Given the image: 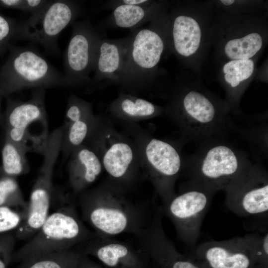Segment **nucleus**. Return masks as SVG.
<instances>
[{
    "label": "nucleus",
    "instance_id": "f3484780",
    "mask_svg": "<svg viewBox=\"0 0 268 268\" xmlns=\"http://www.w3.org/2000/svg\"><path fill=\"white\" fill-rule=\"evenodd\" d=\"M190 257L201 268H259L243 237L203 243Z\"/></svg>",
    "mask_w": 268,
    "mask_h": 268
},
{
    "label": "nucleus",
    "instance_id": "cd10ccee",
    "mask_svg": "<svg viewBox=\"0 0 268 268\" xmlns=\"http://www.w3.org/2000/svg\"><path fill=\"white\" fill-rule=\"evenodd\" d=\"M6 204L20 206L25 212L27 208V202L18 183L14 177L10 176L0 180V206Z\"/></svg>",
    "mask_w": 268,
    "mask_h": 268
},
{
    "label": "nucleus",
    "instance_id": "c756f323",
    "mask_svg": "<svg viewBox=\"0 0 268 268\" xmlns=\"http://www.w3.org/2000/svg\"><path fill=\"white\" fill-rule=\"evenodd\" d=\"M24 217V210L19 213L8 206H0V233L18 228Z\"/></svg>",
    "mask_w": 268,
    "mask_h": 268
},
{
    "label": "nucleus",
    "instance_id": "b1692460",
    "mask_svg": "<svg viewBox=\"0 0 268 268\" xmlns=\"http://www.w3.org/2000/svg\"><path fill=\"white\" fill-rule=\"evenodd\" d=\"M107 111L115 118L130 122L153 118L164 112V108L124 91L110 103Z\"/></svg>",
    "mask_w": 268,
    "mask_h": 268
},
{
    "label": "nucleus",
    "instance_id": "4468645a",
    "mask_svg": "<svg viewBox=\"0 0 268 268\" xmlns=\"http://www.w3.org/2000/svg\"><path fill=\"white\" fill-rule=\"evenodd\" d=\"M64 54L66 86L78 87L90 84L97 46L101 38L88 20L75 21Z\"/></svg>",
    "mask_w": 268,
    "mask_h": 268
},
{
    "label": "nucleus",
    "instance_id": "393cba45",
    "mask_svg": "<svg viewBox=\"0 0 268 268\" xmlns=\"http://www.w3.org/2000/svg\"><path fill=\"white\" fill-rule=\"evenodd\" d=\"M100 117L93 114L67 126H62L64 133L61 153L63 162L67 160L75 148L87 141L97 126Z\"/></svg>",
    "mask_w": 268,
    "mask_h": 268
},
{
    "label": "nucleus",
    "instance_id": "473e14b6",
    "mask_svg": "<svg viewBox=\"0 0 268 268\" xmlns=\"http://www.w3.org/2000/svg\"><path fill=\"white\" fill-rule=\"evenodd\" d=\"M0 6L5 8L24 10L25 0H0Z\"/></svg>",
    "mask_w": 268,
    "mask_h": 268
},
{
    "label": "nucleus",
    "instance_id": "ddd939ff",
    "mask_svg": "<svg viewBox=\"0 0 268 268\" xmlns=\"http://www.w3.org/2000/svg\"><path fill=\"white\" fill-rule=\"evenodd\" d=\"M215 193L187 183L180 193L161 207L173 224L178 238L194 248L200 233L203 217Z\"/></svg>",
    "mask_w": 268,
    "mask_h": 268
},
{
    "label": "nucleus",
    "instance_id": "f03ea898",
    "mask_svg": "<svg viewBox=\"0 0 268 268\" xmlns=\"http://www.w3.org/2000/svg\"><path fill=\"white\" fill-rule=\"evenodd\" d=\"M167 9L144 27L126 36L124 66L117 85L130 92L145 90L159 74V65L168 49Z\"/></svg>",
    "mask_w": 268,
    "mask_h": 268
},
{
    "label": "nucleus",
    "instance_id": "c85d7f7f",
    "mask_svg": "<svg viewBox=\"0 0 268 268\" xmlns=\"http://www.w3.org/2000/svg\"><path fill=\"white\" fill-rule=\"evenodd\" d=\"M259 268H268V233L251 234L243 237Z\"/></svg>",
    "mask_w": 268,
    "mask_h": 268
},
{
    "label": "nucleus",
    "instance_id": "6e6552de",
    "mask_svg": "<svg viewBox=\"0 0 268 268\" xmlns=\"http://www.w3.org/2000/svg\"><path fill=\"white\" fill-rule=\"evenodd\" d=\"M8 57L0 69V94L24 88L45 89L66 86L60 73L37 51L10 46Z\"/></svg>",
    "mask_w": 268,
    "mask_h": 268
},
{
    "label": "nucleus",
    "instance_id": "423d86ee",
    "mask_svg": "<svg viewBox=\"0 0 268 268\" xmlns=\"http://www.w3.org/2000/svg\"><path fill=\"white\" fill-rule=\"evenodd\" d=\"M85 226L72 204L61 207L47 217L36 234L18 250L16 259H26L71 250L94 235Z\"/></svg>",
    "mask_w": 268,
    "mask_h": 268
},
{
    "label": "nucleus",
    "instance_id": "e433bc0d",
    "mask_svg": "<svg viewBox=\"0 0 268 268\" xmlns=\"http://www.w3.org/2000/svg\"></svg>",
    "mask_w": 268,
    "mask_h": 268
},
{
    "label": "nucleus",
    "instance_id": "6ab92c4d",
    "mask_svg": "<svg viewBox=\"0 0 268 268\" xmlns=\"http://www.w3.org/2000/svg\"><path fill=\"white\" fill-rule=\"evenodd\" d=\"M44 99V89H38L30 100L16 102L11 105L7 115L9 127L8 139L29 147L28 142L30 138L28 133L30 126L39 122L47 129Z\"/></svg>",
    "mask_w": 268,
    "mask_h": 268
},
{
    "label": "nucleus",
    "instance_id": "dca6fc26",
    "mask_svg": "<svg viewBox=\"0 0 268 268\" xmlns=\"http://www.w3.org/2000/svg\"><path fill=\"white\" fill-rule=\"evenodd\" d=\"M161 206L154 209L148 224L133 235L138 247L159 268H201L192 258L180 253L165 234Z\"/></svg>",
    "mask_w": 268,
    "mask_h": 268
},
{
    "label": "nucleus",
    "instance_id": "72a5a7b5",
    "mask_svg": "<svg viewBox=\"0 0 268 268\" xmlns=\"http://www.w3.org/2000/svg\"><path fill=\"white\" fill-rule=\"evenodd\" d=\"M77 268H104L100 265L93 262L88 256L83 255Z\"/></svg>",
    "mask_w": 268,
    "mask_h": 268
},
{
    "label": "nucleus",
    "instance_id": "9d476101",
    "mask_svg": "<svg viewBox=\"0 0 268 268\" xmlns=\"http://www.w3.org/2000/svg\"><path fill=\"white\" fill-rule=\"evenodd\" d=\"M108 121L100 117L84 144L97 153L112 182L122 187L130 181L139 166L137 154L134 144Z\"/></svg>",
    "mask_w": 268,
    "mask_h": 268
},
{
    "label": "nucleus",
    "instance_id": "f8f14e48",
    "mask_svg": "<svg viewBox=\"0 0 268 268\" xmlns=\"http://www.w3.org/2000/svg\"><path fill=\"white\" fill-rule=\"evenodd\" d=\"M81 12L80 5L75 1H49L41 11L16 23L14 38L31 41L49 52L59 54V35Z\"/></svg>",
    "mask_w": 268,
    "mask_h": 268
},
{
    "label": "nucleus",
    "instance_id": "39448f33",
    "mask_svg": "<svg viewBox=\"0 0 268 268\" xmlns=\"http://www.w3.org/2000/svg\"><path fill=\"white\" fill-rule=\"evenodd\" d=\"M213 20L201 6L177 2L172 7L168 12V49L182 64L197 67L203 61L212 45Z\"/></svg>",
    "mask_w": 268,
    "mask_h": 268
},
{
    "label": "nucleus",
    "instance_id": "a211bd4d",
    "mask_svg": "<svg viewBox=\"0 0 268 268\" xmlns=\"http://www.w3.org/2000/svg\"><path fill=\"white\" fill-rule=\"evenodd\" d=\"M82 246L81 254L94 257L109 268H146L149 260L138 247L95 234Z\"/></svg>",
    "mask_w": 268,
    "mask_h": 268
},
{
    "label": "nucleus",
    "instance_id": "4be33fe9",
    "mask_svg": "<svg viewBox=\"0 0 268 268\" xmlns=\"http://www.w3.org/2000/svg\"><path fill=\"white\" fill-rule=\"evenodd\" d=\"M67 160L68 182L76 195L85 191L97 179L103 169L97 153L86 144L75 148Z\"/></svg>",
    "mask_w": 268,
    "mask_h": 268
},
{
    "label": "nucleus",
    "instance_id": "a878e982",
    "mask_svg": "<svg viewBox=\"0 0 268 268\" xmlns=\"http://www.w3.org/2000/svg\"><path fill=\"white\" fill-rule=\"evenodd\" d=\"M82 254L72 249L26 259L17 268H77Z\"/></svg>",
    "mask_w": 268,
    "mask_h": 268
},
{
    "label": "nucleus",
    "instance_id": "0eeeda50",
    "mask_svg": "<svg viewBox=\"0 0 268 268\" xmlns=\"http://www.w3.org/2000/svg\"><path fill=\"white\" fill-rule=\"evenodd\" d=\"M223 14L212 25V44L218 54L225 61L254 59L266 44V23L253 16Z\"/></svg>",
    "mask_w": 268,
    "mask_h": 268
},
{
    "label": "nucleus",
    "instance_id": "f257e3e1",
    "mask_svg": "<svg viewBox=\"0 0 268 268\" xmlns=\"http://www.w3.org/2000/svg\"><path fill=\"white\" fill-rule=\"evenodd\" d=\"M164 110L183 137L199 144L224 138L231 126L224 101L198 84H177Z\"/></svg>",
    "mask_w": 268,
    "mask_h": 268
},
{
    "label": "nucleus",
    "instance_id": "5701e85b",
    "mask_svg": "<svg viewBox=\"0 0 268 268\" xmlns=\"http://www.w3.org/2000/svg\"><path fill=\"white\" fill-rule=\"evenodd\" d=\"M166 2L151 0L143 5H119L104 20L107 28H126L133 30L149 23L167 9Z\"/></svg>",
    "mask_w": 268,
    "mask_h": 268
},
{
    "label": "nucleus",
    "instance_id": "bb28decb",
    "mask_svg": "<svg viewBox=\"0 0 268 268\" xmlns=\"http://www.w3.org/2000/svg\"><path fill=\"white\" fill-rule=\"evenodd\" d=\"M30 148L8 139L3 146L1 155L4 172L10 177L27 174L30 170L26 154Z\"/></svg>",
    "mask_w": 268,
    "mask_h": 268
},
{
    "label": "nucleus",
    "instance_id": "c9c22d12",
    "mask_svg": "<svg viewBox=\"0 0 268 268\" xmlns=\"http://www.w3.org/2000/svg\"><path fill=\"white\" fill-rule=\"evenodd\" d=\"M0 96H1V95L0 94Z\"/></svg>",
    "mask_w": 268,
    "mask_h": 268
},
{
    "label": "nucleus",
    "instance_id": "2eb2a0df",
    "mask_svg": "<svg viewBox=\"0 0 268 268\" xmlns=\"http://www.w3.org/2000/svg\"><path fill=\"white\" fill-rule=\"evenodd\" d=\"M225 203L241 216H266L268 212V178L266 170L251 164L225 189Z\"/></svg>",
    "mask_w": 268,
    "mask_h": 268
},
{
    "label": "nucleus",
    "instance_id": "412c9836",
    "mask_svg": "<svg viewBox=\"0 0 268 268\" xmlns=\"http://www.w3.org/2000/svg\"><path fill=\"white\" fill-rule=\"evenodd\" d=\"M255 67V61L252 59L229 60L222 65L219 76L230 113H239L240 99L254 75Z\"/></svg>",
    "mask_w": 268,
    "mask_h": 268
},
{
    "label": "nucleus",
    "instance_id": "7ed1b4c3",
    "mask_svg": "<svg viewBox=\"0 0 268 268\" xmlns=\"http://www.w3.org/2000/svg\"><path fill=\"white\" fill-rule=\"evenodd\" d=\"M123 190L111 182L80 194L82 217L96 235L111 237L126 233L134 234L151 219L146 220L144 210L130 201Z\"/></svg>",
    "mask_w": 268,
    "mask_h": 268
},
{
    "label": "nucleus",
    "instance_id": "20e7f679",
    "mask_svg": "<svg viewBox=\"0 0 268 268\" xmlns=\"http://www.w3.org/2000/svg\"><path fill=\"white\" fill-rule=\"evenodd\" d=\"M252 163L246 154L226 141L217 138L199 144L187 163L190 180L216 193L225 190Z\"/></svg>",
    "mask_w": 268,
    "mask_h": 268
},
{
    "label": "nucleus",
    "instance_id": "2f4dec72",
    "mask_svg": "<svg viewBox=\"0 0 268 268\" xmlns=\"http://www.w3.org/2000/svg\"><path fill=\"white\" fill-rule=\"evenodd\" d=\"M49 2L44 0H25L24 11H28L31 15L34 14L44 8Z\"/></svg>",
    "mask_w": 268,
    "mask_h": 268
},
{
    "label": "nucleus",
    "instance_id": "f704fd0d",
    "mask_svg": "<svg viewBox=\"0 0 268 268\" xmlns=\"http://www.w3.org/2000/svg\"><path fill=\"white\" fill-rule=\"evenodd\" d=\"M0 268H6L5 263L1 259H0Z\"/></svg>",
    "mask_w": 268,
    "mask_h": 268
},
{
    "label": "nucleus",
    "instance_id": "1a4fd4ad",
    "mask_svg": "<svg viewBox=\"0 0 268 268\" xmlns=\"http://www.w3.org/2000/svg\"><path fill=\"white\" fill-rule=\"evenodd\" d=\"M135 137L139 166L152 183L163 204L176 194L175 185L183 169L178 149L170 142L139 134Z\"/></svg>",
    "mask_w": 268,
    "mask_h": 268
},
{
    "label": "nucleus",
    "instance_id": "9b49d317",
    "mask_svg": "<svg viewBox=\"0 0 268 268\" xmlns=\"http://www.w3.org/2000/svg\"><path fill=\"white\" fill-rule=\"evenodd\" d=\"M62 137L57 133L50 134L41 152L43 159L33 185L25 217L17 228L16 236L21 240L32 237L49 215L53 190V178L61 153Z\"/></svg>",
    "mask_w": 268,
    "mask_h": 268
},
{
    "label": "nucleus",
    "instance_id": "aec40b11",
    "mask_svg": "<svg viewBox=\"0 0 268 268\" xmlns=\"http://www.w3.org/2000/svg\"><path fill=\"white\" fill-rule=\"evenodd\" d=\"M126 38L101 37L96 51L91 85H117L122 71Z\"/></svg>",
    "mask_w": 268,
    "mask_h": 268
},
{
    "label": "nucleus",
    "instance_id": "7c9ffc66",
    "mask_svg": "<svg viewBox=\"0 0 268 268\" xmlns=\"http://www.w3.org/2000/svg\"><path fill=\"white\" fill-rule=\"evenodd\" d=\"M16 23L0 14V54L10 47V40L14 38Z\"/></svg>",
    "mask_w": 268,
    "mask_h": 268
}]
</instances>
